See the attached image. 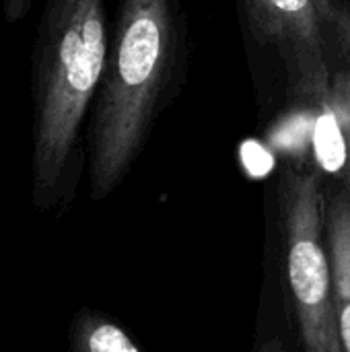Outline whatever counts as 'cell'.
<instances>
[{
	"mask_svg": "<svg viewBox=\"0 0 350 352\" xmlns=\"http://www.w3.org/2000/svg\"><path fill=\"white\" fill-rule=\"evenodd\" d=\"M186 72L182 0H120L87 130L89 196H111Z\"/></svg>",
	"mask_w": 350,
	"mask_h": 352,
	"instance_id": "1",
	"label": "cell"
},
{
	"mask_svg": "<svg viewBox=\"0 0 350 352\" xmlns=\"http://www.w3.org/2000/svg\"><path fill=\"white\" fill-rule=\"evenodd\" d=\"M103 0H45L33 47L31 202L47 212L78 179L80 130L107 60Z\"/></svg>",
	"mask_w": 350,
	"mask_h": 352,
	"instance_id": "2",
	"label": "cell"
},
{
	"mask_svg": "<svg viewBox=\"0 0 350 352\" xmlns=\"http://www.w3.org/2000/svg\"><path fill=\"white\" fill-rule=\"evenodd\" d=\"M254 37L274 47L293 93L328 105L334 72L350 64L349 0H241Z\"/></svg>",
	"mask_w": 350,
	"mask_h": 352,
	"instance_id": "3",
	"label": "cell"
},
{
	"mask_svg": "<svg viewBox=\"0 0 350 352\" xmlns=\"http://www.w3.org/2000/svg\"><path fill=\"white\" fill-rule=\"evenodd\" d=\"M287 268L305 351L344 352L334 303L332 264L324 250V200L316 171H289L281 184Z\"/></svg>",
	"mask_w": 350,
	"mask_h": 352,
	"instance_id": "4",
	"label": "cell"
},
{
	"mask_svg": "<svg viewBox=\"0 0 350 352\" xmlns=\"http://www.w3.org/2000/svg\"><path fill=\"white\" fill-rule=\"evenodd\" d=\"M326 227L338 330L342 349L350 352V202L344 194L330 200L326 208Z\"/></svg>",
	"mask_w": 350,
	"mask_h": 352,
	"instance_id": "5",
	"label": "cell"
},
{
	"mask_svg": "<svg viewBox=\"0 0 350 352\" xmlns=\"http://www.w3.org/2000/svg\"><path fill=\"white\" fill-rule=\"evenodd\" d=\"M70 346L78 352H138V344L109 318L83 309L72 324Z\"/></svg>",
	"mask_w": 350,
	"mask_h": 352,
	"instance_id": "6",
	"label": "cell"
},
{
	"mask_svg": "<svg viewBox=\"0 0 350 352\" xmlns=\"http://www.w3.org/2000/svg\"><path fill=\"white\" fill-rule=\"evenodd\" d=\"M328 107L334 111L340 128L347 134V142L350 146V70L336 72V76L332 80Z\"/></svg>",
	"mask_w": 350,
	"mask_h": 352,
	"instance_id": "7",
	"label": "cell"
}]
</instances>
